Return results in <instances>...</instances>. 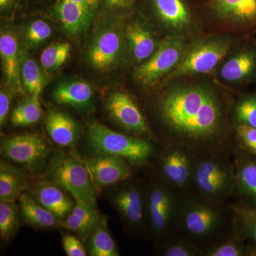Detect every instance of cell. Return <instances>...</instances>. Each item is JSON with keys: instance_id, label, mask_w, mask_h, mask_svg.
<instances>
[{"instance_id": "40", "label": "cell", "mask_w": 256, "mask_h": 256, "mask_svg": "<svg viewBox=\"0 0 256 256\" xmlns=\"http://www.w3.org/2000/svg\"><path fill=\"white\" fill-rule=\"evenodd\" d=\"M62 244L66 254L68 256H86V250L80 240L72 235H65L62 238Z\"/></svg>"}, {"instance_id": "4", "label": "cell", "mask_w": 256, "mask_h": 256, "mask_svg": "<svg viewBox=\"0 0 256 256\" xmlns=\"http://www.w3.org/2000/svg\"><path fill=\"white\" fill-rule=\"evenodd\" d=\"M140 12L164 38L194 40L207 32L194 0H141Z\"/></svg>"}, {"instance_id": "44", "label": "cell", "mask_w": 256, "mask_h": 256, "mask_svg": "<svg viewBox=\"0 0 256 256\" xmlns=\"http://www.w3.org/2000/svg\"><path fill=\"white\" fill-rule=\"evenodd\" d=\"M248 208H249V207H248ZM250 208V210H252V213H254V214H255L256 216V208Z\"/></svg>"}, {"instance_id": "32", "label": "cell", "mask_w": 256, "mask_h": 256, "mask_svg": "<svg viewBox=\"0 0 256 256\" xmlns=\"http://www.w3.org/2000/svg\"><path fill=\"white\" fill-rule=\"evenodd\" d=\"M252 250L244 238L234 230L233 233L204 250L201 256H252Z\"/></svg>"}, {"instance_id": "31", "label": "cell", "mask_w": 256, "mask_h": 256, "mask_svg": "<svg viewBox=\"0 0 256 256\" xmlns=\"http://www.w3.org/2000/svg\"><path fill=\"white\" fill-rule=\"evenodd\" d=\"M234 212V228L248 244L252 256H256V216L248 207L238 203L230 204Z\"/></svg>"}, {"instance_id": "27", "label": "cell", "mask_w": 256, "mask_h": 256, "mask_svg": "<svg viewBox=\"0 0 256 256\" xmlns=\"http://www.w3.org/2000/svg\"><path fill=\"white\" fill-rule=\"evenodd\" d=\"M18 31L24 50L28 52L50 40L54 28L46 18H35L25 22Z\"/></svg>"}, {"instance_id": "21", "label": "cell", "mask_w": 256, "mask_h": 256, "mask_svg": "<svg viewBox=\"0 0 256 256\" xmlns=\"http://www.w3.org/2000/svg\"><path fill=\"white\" fill-rule=\"evenodd\" d=\"M112 202L130 228H142L146 218V204L142 190L138 184H122L114 192Z\"/></svg>"}, {"instance_id": "11", "label": "cell", "mask_w": 256, "mask_h": 256, "mask_svg": "<svg viewBox=\"0 0 256 256\" xmlns=\"http://www.w3.org/2000/svg\"><path fill=\"white\" fill-rule=\"evenodd\" d=\"M216 82L238 94L256 82V38L244 37L212 74Z\"/></svg>"}, {"instance_id": "19", "label": "cell", "mask_w": 256, "mask_h": 256, "mask_svg": "<svg viewBox=\"0 0 256 256\" xmlns=\"http://www.w3.org/2000/svg\"><path fill=\"white\" fill-rule=\"evenodd\" d=\"M82 162L98 191L110 185L124 182L132 175L131 164L117 156L99 154Z\"/></svg>"}, {"instance_id": "17", "label": "cell", "mask_w": 256, "mask_h": 256, "mask_svg": "<svg viewBox=\"0 0 256 256\" xmlns=\"http://www.w3.org/2000/svg\"><path fill=\"white\" fill-rule=\"evenodd\" d=\"M2 25L0 32V56L4 86L15 94L24 92L21 76L22 58L24 53L20 31L9 21Z\"/></svg>"}, {"instance_id": "18", "label": "cell", "mask_w": 256, "mask_h": 256, "mask_svg": "<svg viewBox=\"0 0 256 256\" xmlns=\"http://www.w3.org/2000/svg\"><path fill=\"white\" fill-rule=\"evenodd\" d=\"M50 152L46 140L34 133L12 136L1 142V153L5 159L26 168L41 164Z\"/></svg>"}, {"instance_id": "5", "label": "cell", "mask_w": 256, "mask_h": 256, "mask_svg": "<svg viewBox=\"0 0 256 256\" xmlns=\"http://www.w3.org/2000/svg\"><path fill=\"white\" fill-rule=\"evenodd\" d=\"M232 156L226 153L196 156L190 193L220 204H226L235 196V168Z\"/></svg>"}, {"instance_id": "7", "label": "cell", "mask_w": 256, "mask_h": 256, "mask_svg": "<svg viewBox=\"0 0 256 256\" xmlns=\"http://www.w3.org/2000/svg\"><path fill=\"white\" fill-rule=\"evenodd\" d=\"M207 32L256 34V0H194Z\"/></svg>"}, {"instance_id": "15", "label": "cell", "mask_w": 256, "mask_h": 256, "mask_svg": "<svg viewBox=\"0 0 256 256\" xmlns=\"http://www.w3.org/2000/svg\"><path fill=\"white\" fill-rule=\"evenodd\" d=\"M124 38L131 70L150 58L164 40L140 11L126 20Z\"/></svg>"}, {"instance_id": "39", "label": "cell", "mask_w": 256, "mask_h": 256, "mask_svg": "<svg viewBox=\"0 0 256 256\" xmlns=\"http://www.w3.org/2000/svg\"><path fill=\"white\" fill-rule=\"evenodd\" d=\"M236 146L256 156V128L246 126H234Z\"/></svg>"}, {"instance_id": "16", "label": "cell", "mask_w": 256, "mask_h": 256, "mask_svg": "<svg viewBox=\"0 0 256 256\" xmlns=\"http://www.w3.org/2000/svg\"><path fill=\"white\" fill-rule=\"evenodd\" d=\"M106 108L111 119L128 134L156 140L142 111L127 92L116 90L109 94Z\"/></svg>"}, {"instance_id": "37", "label": "cell", "mask_w": 256, "mask_h": 256, "mask_svg": "<svg viewBox=\"0 0 256 256\" xmlns=\"http://www.w3.org/2000/svg\"><path fill=\"white\" fill-rule=\"evenodd\" d=\"M18 226V210L15 202H0V236L8 242Z\"/></svg>"}, {"instance_id": "38", "label": "cell", "mask_w": 256, "mask_h": 256, "mask_svg": "<svg viewBox=\"0 0 256 256\" xmlns=\"http://www.w3.org/2000/svg\"><path fill=\"white\" fill-rule=\"evenodd\" d=\"M141 0H101L102 14L129 18L140 11Z\"/></svg>"}, {"instance_id": "6", "label": "cell", "mask_w": 256, "mask_h": 256, "mask_svg": "<svg viewBox=\"0 0 256 256\" xmlns=\"http://www.w3.org/2000/svg\"><path fill=\"white\" fill-rule=\"evenodd\" d=\"M242 38L224 32H206L197 37L178 66L160 84L180 77L212 75Z\"/></svg>"}, {"instance_id": "43", "label": "cell", "mask_w": 256, "mask_h": 256, "mask_svg": "<svg viewBox=\"0 0 256 256\" xmlns=\"http://www.w3.org/2000/svg\"><path fill=\"white\" fill-rule=\"evenodd\" d=\"M26 2L28 4L38 6V8H45L46 10L50 8L54 0H22V2Z\"/></svg>"}, {"instance_id": "35", "label": "cell", "mask_w": 256, "mask_h": 256, "mask_svg": "<svg viewBox=\"0 0 256 256\" xmlns=\"http://www.w3.org/2000/svg\"><path fill=\"white\" fill-rule=\"evenodd\" d=\"M72 45L67 42H57L50 44L42 52L40 63L45 72H54L68 60Z\"/></svg>"}, {"instance_id": "36", "label": "cell", "mask_w": 256, "mask_h": 256, "mask_svg": "<svg viewBox=\"0 0 256 256\" xmlns=\"http://www.w3.org/2000/svg\"><path fill=\"white\" fill-rule=\"evenodd\" d=\"M160 255L163 256H201V250L182 236L170 237L162 242Z\"/></svg>"}, {"instance_id": "3", "label": "cell", "mask_w": 256, "mask_h": 256, "mask_svg": "<svg viewBox=\"0 0 256 256\" xmlns=\"http://www.w3.org/2000/svg\"><path fill=\"white\" fill-rule=\"evenodd\" d=\"M128 18L100 13L84 50V58L94 74L106 77L118 75L130 66L124 26Z\"/></svg>"}, {"instance_id": "9", "label": "cell", "mask_w": 256, "mask_h": 256, "mask_svg": "<svg viewBox=\"0 0 256 256\" xmlns=\"http://www.w3.org/2000/svg\"><path fill=\"white\" fill-rule=\"evenodd\" d=\"M184 196L160 178L148 188L146 216L152 232L162 242L178 233Z\"/></svg>"}, {"instance_id": "13", "label": "cell", "mask_w": 256, "mask_h": 256, "mask_svg": "<svg viewBox=\"0 0 256 256\" xmlns=\"http://www.w3.org/2000/svg\"><path fill=\"white\" fill-rule=\"evenodd\" d=\"M100 10L101 0H54L46 13L65 34L77 40L92 28Z\"/></svg>"}, {"instance_id": "29", "label": "cell", "mask_w": 256, "mask_h": 256, "mask_svg": "<svg viewBox=\"0 0 256 256\" xmlns=\"http://www.w3.org/2000/svg\"><path fill=\"white\" fill-rule=\"evenodd\" d=\"M24 220L32 226L38 228L54 227L58 218L38 203L32 195L22 193L18 198Z\"/></svg>"}, {"instance_id": "30", "label": "cell", "mask_w": 256, "mask_h": 256, "mask_svg": "<svg viewBox=\"0 0 256 256\" xmlns=\"http://www.w3.org/2000/svg\"><path fill=\"white\" fill-rule=\"evenodd\" d=\"M232 126H246L256 128V90L240 92L236 97L232 110Z\"/></svg>"}, {"instance_id": "1", "label": "cell", "mask_w": 256, "mask_h": 256, "mask_svg": "<svg viewBox=\"0 0 256 256\" xmlns=\"http://www.w3.org/2000/svg\"><path fill=\"white\" fill-rule=\"evenodd\" d=\"M148 92L150 112L162 143L181 144L196 156L233 154L230 110L237 95L212 75L180 77Z\"/></svg>"}, {"instance_id": "12", "label": "cell", "mask_w": 256, "mask_h": 256, "mask_svg": "<svg viewBox=\"0 0 256 256\" xmlns=\"http://www.w3.org/2000/svg\"><path fill=\"white\" fill-rule=\"evenodd\" d=\"M46 175L50 181L68 192L76 202L96 204L98 190L82 160L60 154L50 162Z\"/></svg>"}, {"instance_id": "23", "label": "cell", "mask_w": 256, "mask_h": 256, "mask_svg": "<svg viewBox=\"0 0 256 256\" xmlns=\"http://www.w3.org/2000/svg\"><path fill=\"white\" fill-rule=\"evenodd\" d=\"M31 195L40 204L54 214L58 220H64L75 204L63 188L50 181L35 184Z\"/></svg>"}, {"instance_id": "26", "label": "cell", "mask_w": 256, "mask_h": 256, "mask_svg": "<svg viewBox=\"0 0 256 256\" xmlns=\"http://www.w3.org/2000/svg\"><path fill=\"white\" fill-rule=\"evenodd\" d=\"M45 70L40 62L24 50L20 76L24 92L30 96L40 97L47 82Z\"/></svg>"}, {"instance_id": "42", "label": "cell", "mask_w": 256, "mask_h": 256, "mask_svg": "<svg viewBox=\"0 0 256 256\" xmlns=\"http://www.w3.org/2000/svg\"><path fill=\"white\" fill-rule=\"evenodd\" d=\"M22 3V0H0V12L4 18H10Z\"/></svg>"}, {"instance_id": "8", "label": "cell", "mask_w": 256, "mask_h": 256, "mask_svg": "<svg viewBox=\"0 0 256 256\" xmlns=\"http://www.w3.org/2000/svg\"><path fill=\"white\" fill-rule=\"evenodd\" d=\"M86 138L98 154L117 156L134 166L146 164L156 151L151 140L117 132L97 122L89 124Z\"/></svg>"}, {"instance_id": "10", "label": "cell", "mask_w": 256, "mask_h": 256, "mask_svg": "<svg viewBox=\"0 0 256 256\" xmlns=\"http://www.w3.org/2000/svg\"><path fill=\"white\" fill-rule=\"evenodd\" d=\"M194 40L164 38L150 58L132 69L133 82L146 92L156 88L178 66Z\"/></svg>"}, {"instance_id": "24", "label": "cell", "mask_w": 256, "mask_h": 256, "mask_svg": "<svg viewBox=\"0 0 256 256\" xmlns=\"http://www.w3.org/2000/svg\"><path fill=\"white\" fill-rule=\"evenodd\" d=\"M46 128L52 140L62 146H74L80 133L76 121L60 111H50L46 117Z\"/></svg>"}, {"instance_id": "33", "label": "cell", "mask_w": 256, "mask_h": 256, "mask_svg": "<svg viewBox=\"0 0 256 256\" xmlns=\"http://www.w3.org/2000/svg\"><path fill=\"white\" fill-rule=\"evenodd\" d=\"M43 116L40 97L30 96L13 109L10 120L15 126H28L36 124Z\"/></svg>"}, {"instance_id": "25", "label": "cell", "mask_w": 256, "mask_h": 256, "mask_svg": "<svg viewBox=\"0 0 256 256\" xmlns=\"http://www.w3.org/2000/svg\"><path fill=\"white\" fill-rule=\"evenodd\" d=\"M100 218L96 204H88L76 202L70 213L64 218V228L79 235L86 236L92 233Z\"/></svg>"}, {"instance_id": "14", "label": "cell", "mask_w": 256, "mask_h": 256, "mask_svg": "<svg viewBox=\"0 0 256 256\" xmlns=\"http://www.w3.org/2000/svg\"><path fill=\"white\" fill-rule=\"evenodd\" d=\"M158 158L159 178L182 194L191 192L196 154L186 146L162 143Z\"/></svg>"}, {"instance_id": "22", "label": "cell", "mask_w": 256, "mask_h": 256, "mask_svg": "<svg viewBox=\"0 0 256 256\" xmlns=\"http://www.w3.org/2000/svg\"><path fill=\"white\" fill-rule=\"evenodd\" d=\"M94 94L89 82L82 79H68L56 86L52 98L58 105L84 110L92 105Z\"/></svg>"}, {"instance_id": "28", "label": "cell", "mask_w": 256, "mask_h": 256, "mask_svg": "<svg viewBox=\"0 0 256 256\" xmlns=\"http://www.w3.org/2000/svg\"><path fill=\"white\" fill-rule=\"evenodd\" d=\"M26 175L5 162L0 164V201L16 202L28 186Z\"/></svg>"}, {"instance_id": "2", "label": "cell", "mask_w": 256, "mask_h": 256, "mask_svg": "<svg viewBox=\"0 0 256 256\" xmlns=\"http://www.w3.org/2000/svg\"><path fill=\"white\" fill-rule=\"evenodd\" d=\"M234 230L230 204L213 203L192 193L184 196L178 234L202 252L226 238Z\"/></svg>"}, {"instance_id": "20", "label": "cell", "mask_w": 256, "mask_h": 256, "mask_svg": "<svg viewBox=\"0 0 256 256\" xmlns=\"http://www.w3.org/2000/svg\"><path fill=\"white\" fill-rule=\"evenodd\" d=\"M232 156L235 168L236 194L238 204L256 208V156L236 146Z\"/></svg>"}, {"instance_id": "41", "label": "cell", "mask_w": 256, "mask_h": 256, "mask_svg": "<svg viewBox=\"0 0 256 256\" xmlns=\"http://www.w3.org/2000/svg\"><path fill=\"white\" fill-rule=\"evenodd\" d=\"M15 94L11 89L8 87H2L0 92V124L2 128L8 120L10 106L12 100L13 94Z\"/></svg>"}, {"instance_id": "34", "label": "cell", "mask_w": 256, "mask_h": 256, "mask_svg": "<svg viewBox=\"0 0 256 256\" xmlns=\"http://www.w3.org/2000/svg\"><path fill=\"white\" fill-rule=\"evenodd\" d=\"M89 252L92 256H119L114 239L104 222H99L90 234Z\"/></svg>"}]
</instances>
